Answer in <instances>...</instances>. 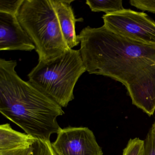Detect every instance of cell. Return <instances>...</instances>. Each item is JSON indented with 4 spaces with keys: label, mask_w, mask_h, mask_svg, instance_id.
<instances>
[{
    "label": "cell",
    "mask_w": 155,
    "mask_h": 155,
    "mask_svg": "<svg viewBox=\"0 0 155 155\" xmlns=\"http://www.w3.org/2000/svg\"><path fill=\"white\" fill-rule=\"evenodd\" d=\"M86 71L122 83L133 105L149 116L155 110V45L120 35L104 25L77 36Z\"/></svg>",
    "instance_id": "obj_1"
},
{
    "label": "cell",
    "mask_w": 155,
    "mask_h": 155,
    "mask_svg": "<svg viewBox=\"0 0 155 155\" xmlns=\"http://www.w3.org/2000/svg\"><path fill=\"white\" fill-rule=\"evenodd\" d=\"M16 61L0 59V112L38 139L50 140L61 128L64 112L58 103L17 74Z\"/></svg>",
    "instance_id": "obj_2"
},
{
    "label": "cell",
    "mask_w": 155,
    "mask_h": 155,
    "mask_svg": "<svg viewBox=\"0 0 155 155\" xmlns=\"http://www.w3.org/2000/svg\"><path fill=\"white\" fill-rule=\"evenodd\" d=\"M17 18L35 46L39 61H48L69 50L51 0H24Z\"/></svg>",
    "instance_id": "obj_3"
},
{
    "label": "cell",
    "mask_w": 155,
    "mask_h": 155,
    "mask_svg": "<svg viewBox=\"0 0 155 155\" xmlns=\"http://www.w3.org/2000/svg\"><path fill=\"white\" fill-rule=\"evenodd\" d=\"M86 71L79 50L70 49L56 58L39 61L28 75L29 82L62 107L74 99V89Z\"/></svg>",
    "instance_id": "obj_4"
},
{
    "label": "cell",
    "mask_w": 155,
    "mask_h": 155,
    "mask_svg": "<svg viewBox=\"0 0 155 155\" xmlns=\"http://www.w3.org/2000/svg\"><path fill=\"white\" fill-rule=\"evenodd\" d=\"M107 28L131 39L155 45V22L146 13L130 9L104 15Z\"/></svg>",
    "instance_id": "obj_5"
},
{
    "label": "cell",
    "mask_w": 155,
    "mask_h": 155,
    "mask_svg": "<svg viewBox=\"0 0 155 155\" xmlns=\"http://www.w3.org/2000/svg\"><path fill=\"white\" fill-rule=\"evenodd\" d=\"M51 145L57 155H103L94 133L87 127L61 128Z\"/></svg>",
    "instance_id": "obj_6"
},
{
    "label": "cell",
    "mask_w": 155,
    "mask_h": 155,
    "mask_svg": "<svg viewBox=\"0 0 155 155\" xmlns=\"http://www.w3.org/2000/svg\"><path fill=\"white\" fill-rule=\"evenodd\" d=\"M35 48L17 16L0 12V51H31Z\"/></svg>",
    "instance_id": "obj_7"
},
{
    "label": "cell",
    "mask_w": 155,
    "mask_h": 155,
    "mask_svg": "<svg viewBox=\"0 0 155 155\" xmlns=\"http://www.w3.org/2000/svg\"><path fill=\"white\" fill-rule=\"evenodd\" d=\"M74 1L51 0L58 20L64 40L70 49H72L80 43L76 35L75 24L81 18L76 19L71 6Z\"/></svg>",
    "instance_id": "obj_8"
},
{
    "label": "cell",
    "mask_w": 155,
    "mask_h": 155,
    "mask_svg": "<svg viewBox=\"0 0 155 155\" xmlns=\"http://www.w3.org/2000/svg\"><path fill=\"white\" fill-rule=\"evenodd\" d=\"M37 139L13 129L9 123L0 126V150L15 149L31 146Z\"/></svg>",
    "instance_id": "obj_9"
},
{
    "label": "cell",
    "mask_w": 155,
    "mask_h": 155,
    "mask_svg": "<svg viewBox=\"0 0 155 155\" xmlns=\"http://www.w3.org/2000/svg\"><path fill=\"white\" fill-rule=\"evenodd\" d=\"M86 4L93 12H103L106 15L124 10L121 0H87Z\"/></svg>",
    "instance_id": "obj_10"
},
{
    "label": "cell",
    "mask_w": 155,
    "mask_h": 155,
    "mask_svg": "<svg viewBox=\"0 0 155 155\" xmlns=\"http://www.w3.org/2000/svg\"><path fill=\"white\" fill-rule=\"evenodd\" d=\"M28 155H57L50 140L37 139L31 147Z\"/></svg>",
    "instance_id": "obj_11"
},
{
    "label": "cell",
    "mask_w": 155,
    "mask_h": 155,
    "mask_svg": "<svg viewBox=\"0 0 155 155\" xmlns=\"http://www.w3.org/2000/svg\"><path fill=\"white\" fill-rule=\"evenodd\" d=\"M24 0H0V12L17 16Z\"/></svg>",
    "instance_id": "obj_12"
},
{
    "label": "cell",
    "mask_w": 155,
    "mask_h": 155,
    "mask_svg": "<svg viewBox=\"0 0 155 155\" xmlns=\"http://www.w3.org/2000/svg\"><path fill=\"white\" fill-rule=\"evenodd\" d=\"M144 144V140L139 138L130 139L123 150V155H141Z\"/></svg>",
    "instance_id": "obj_13"
},
{
    "label": "cell",
    "mask_w": 155,
    "mask_h": 155,
    "mask_svg": "<svg viewBox=\"0 0 155 155\" xmlns=\"http://www.w3.org/2000/svg\"><path fill=\"white\" fill-rule=\"evenodd\" d=\"M141 155H155V123L150 130L144 140Z\"/></svg>",
    "instance_id": "obj_14"
},
{
    "label": "cell",
    "mask_w": 155,
    "mask_h": 155,
    "mask_svg": "<svg viewBox=\"0 0 155 155\" xmlns=\"http://www.w3.org/2000/svg\"><path fill=\"white\" fill-rule=\"evenodd\" d=\"M130 3L131 6L143 11L155 13V1L130 0Z\"/></svg>",
    "instance_id": "obj_15"
},
{
    "label": "cell",
    "mask_w": 155,
    "mask_h": 155,
    "mask_svg": "<svg viewBox=\"0 0 155 155\" xmlns=\"http://www.w3.org/2000/svg\"><path fill=\"white\" fill-rule=\"evenodd\" d=\"M31 147V146L15 149L0 150V155H28Z\"/></svg>",
    "instance_id": "obj_16"
}]
</instances>
